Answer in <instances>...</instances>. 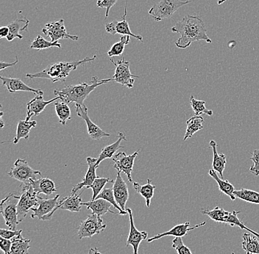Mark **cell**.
<instances>
[{"label": "cell", "mask_w": 259, "mask_h": 254, "mask_svg": "<svg viewBox=\"0 0 259 254\" xmlns=\"http://www.w3.org/2000/svg\"><path fill=\"white\" fill-rule=\"evenodd\" d=\"M171 32L181 34V38L176 40V45L179 48L189 47L194 41L205 40L212 43L207 35L206 27L203 21L197 16H186L171 27Z\"/></svg>", "instance_id": "6da1fadb"}, {"label": "cell", "mask_w": 259, "mask_h": 254, "mask_svg": "<svg viewBox=\"0 0 259 254\" xmlns=\"http://www.w3.org/2000/svg\"><path fill=\"white\" fill-rule=\"evenodd\" d=\"M112 80V78L100 80L98 77H93L92 80L91 81V84L82 82L78 85H67L62 90L56 89L55 90L54 93L57 96L60 97L61 101L67 103L68 105L74 103L75 105L83 106L85 98L93 90H95V88Z\"/></svg>", "instance_id": "7a4b0ae2"}, {"label": "cell", "mask_w": 259, "mask_h": 254, "mask_svg": "<svg viewBox=\"0 0 259 254\" xmlns=\"http://www.w3.org/2000/svg\"><path fill=\"white\" fill-rule=\"evenodd\" d=\"M97 58V56L93 58L87 57L85 59L81 61H73V62H60L50 65L45 70L35 73V74H27L26 77L30 79H48L52 82H65L66 77L69 75L71 72L77 69L80 65L85 63L92 62Z\"/></svg>", "instance_id": "3957f363"}, {"label": "cell", "mask_w": 259, "mask_h": 254, "mask_svg": "<svg viewBox=\"0 0 259 254\" xmlns=\"http://www.w3.org/2000/svg\"><path fill=\"white\" fill-rule=\"evenodd\" d=\"M21 195L17 192H10L0 204V211L3 215L6 226L11 230L15 231L19 224L18 221L17 206Z\"/></svg>", "instance_id": "277c9868"}, {"label": "cell", "mask_w": 259, "mask_h": 254, "mask_svg": "<svg viewBox=\"0 0 259 254\" xmlns=\"http://www.w3.org/2000/svg\"><path fill=\"white\" fill-rule=\"evenodd\" d=\"M22 194L17 206L18 221L22 222L30 210L37 207L39 204V195L34 190L32 184H22Z\"/></svg>", "instance_id": "5b68a950"}, {"label": "cell", "mask_w": 259, "mask_h": 254, "mask_svg": "<svg viewBox=\"0 0 259 254\" xmlns=\"http://www.w3.org/2000/svg\"><path fill=\"white\" fill-rule=\"evenodd\" d=\"M191 2L190 0H160L150 8L149 14L152 16L155 22H161L163 19L171 18L179 8L189 4Z\"/></svg>", "instance_id": "8992f818"}, {"label": "cell", "mask_w": 259, "mask_h": 254, "mask_svg": "<svg viewBox=\"0 0 259 254\" xmlns=\"http://www.w3.org/2000/svg\"><path fill=\"white\" fill-rule=\"evenodd\" d=\"M11 177L22 183L29 184L32 180H36L38 176H41V172L32 169L28 165L27 160L18 159L14 163V168L8 173Z\"/></svg>", "instance_id": "52a82bcc"}, {"label": "cell", "mask_w": 259, "mask_h": 254, "mask_svg": "<svg viewBox=\"0 0 259 254\" xmlns=\"http://www.w3.org/2000/svg\"><path fill=\"white\" fill-rule=\"evenodd\" d=\"M106 229V224L103 222L101 217L98 215L90 214L88 218L82 221L77 228L78 238H92L95 234H100Z\"/></svg>", "instance_id": "ba28073f"}, {"label": "cell", "mask_w": 259, "mask_h": 254, "mask_svg": "<svg viewBox=\"0 0 259 254\" xmlns=\"http://www.w3.org/2000/svg\"><path fill=\"white\" fill-rule=\"evenodd\" d=\"M111 62L116 66L114 75L113 76V81L121 84L123 86H126L128 88L134 87L135 78H139L138 76L131 74L130 71V61L123 58L119 61H115L113 58L111 59Z\"/></svg>", "instance_id": "9c48e42d"}, {"label": "cell", "mask_w": 259, "mask_h": 254, "mask_svg": "<svg viewBox=\"0 0 259 254\" xmlns=\"http://www.w3.org/2000/svg\"><path fill=\"white\" fill-rule=\"evenodd\" d=\"M59 198L60 195H56L54 198L48 199L40 197L38 206L32 209L33 213L31 215V218H38L39 221H50L56 212Z\"/></svg>", "instance_id": "30bf717a"}, {"label": "cell", "mask_w": 259, "mask_h": 254, "mask_svg": "<svg viewBox=\"0 0 259 254\" xmlns=\"http://www.w3.org/2000/svg\"><path fill=\"white\" fill-rule=\"evenodd\" d=\"M42 32L46 36L50 37L53 42L58 41L61 39L77 40L79 38L77 35H71L67 32L64 26V19L45 24V27L42 29Z\"/></svg>", "instance_id": "8fae6325"}, {"label": "cell", "mask_w": 259, "mask_h": 254, "mask_svg": "<svg viewBox=\"0 0 259 254\" xmlns=\"http://www.w3.org/2000/svg\"><path fill=\"white\" fill-rule=\"evenodd\" d=\"M139 151L140 149L137 150L131 155H127L124 152H119L112 158L113 161L114 162L113 168L117 170V171L124 173L127 176L130 182H133L131 173L134 168L136 158L139 155Z\"/></svg>", "instance_id": "7c38bea8"}, {"label": "cell", "mask_w": 259, "mask_h": 254, "mask_svg": "<svg viewBox=\"0 0 259 254\" xmlns=\"http://www.w3.org/2000/svg\"><path fill=\"white\" fill-rule=\"evenodd\" d=\"M76 112L77 116L85 121L88 129V133L91 138L93 140H100L104 137H110V134L107 133L103 129H100L95 123L92 122L88 115V109L85 105H75Z\"/></svg>", "instance_id": "4fadbf2b"}, {"label": "cell", "mask_w": 259, "mask_h": 254, "mask_svg": "<svg viewBox=\"0 0 259 254\" xmlns=\"http://www.w3.org/2000/svg\"><path fill=\"white\" fill-rule=\"evenodd\" d=\"M127 212L129 215L130 219V233L126 242V247L131 245L134 247V254H139V247L141 242L145 239H147L148 234L146 231H139L136 228L134 224V216H133L132 210L131 208H127Z\"/></svg>", "instance_id": "5bb4252c"}, {"label": "cell", "mask_w": 259, "mask_h": 254, "mask_svg": "<svg viewBox=\"0 0 259 254\" xmlns=\"http://www.w3.org/2000/svg\"><path fill=\"white\" fill-rule=\"evenodd\" d=\"M126 16H127V5L124 8V14L122 16L121 21L114 20L112 22L107 24L105 25V30L112 35L121 34L122 35H129V36L134 37L139 41L143 42V37L142 35H135L131 31L128 22L126 20Z\"/></svg>", "instance_id": "9a60e30c"}, {"label": "cell", "mask_w": 259, "mask_h": 254, "mask_svg": "<svg viewBox=\"0 0 259 254\" xmlns=\"http://www.w3.org/2000/svg\"><path fill=\"white\" fill-rule=\"evenodd\" d=\"M113 194L118 205L121 207L123 211L127 212L126 204L129 198L128 187L127 184L123 180L121 176L120 171H118L117 176L113 182Z\"/></svg>", "instance_id": "2e32d148"}, {"label": "cell", "mask_w": 259, "mask_h": 254, "mask_svg": "<svg viewBox=\"0 0 259 254\" xmlns=\"http://www.w3.org/2000/svg\"><path fill=\"white\" fill-rule=\"evenodd\" d=\"M206 224V222L204 221L200 224L195 225V226L191 227L190 223L186 222L182 223V224L177 225V226H174L171 228L169 231H166V232L161 233V234H157V235L154 236L151 238L147 239V242H151L153 241L157 240L163 237H166V236H174L176 237H182L186 236L188 234V232L190 231L194 230V229H197L199 227H202V226H205Z\"/></svg>", "instance_id": "e0dca14e"}, {"label": "cell", "mask_w": 259, "mask_h": 254, "mask_svg": "<svg viewBox=\"0 0 259 254\" xmlns=\"http://www.w3.org/2000/svg\"><path fill=\"white\" fill-rule=\"evenodd\" d=\"M3 85L7 87L10 93H16L17 91L31 92L36 95H44L43 90L40 89L32 88L26 85L20 79L11 78V77H0Z\"/></svg>", "instance_id": "ac0fdd59"}, {"label": "cell", "mask_w": 259, "mask_h": 254, "mask_svg": "<svg viewBox=\"0 0 259 254\" xmlns=\"http://www.w3.org/2000/svg\"><path fill=\"white\" fill-rule=\"evenodd\" d=\"M60 99L59 96H57L53 99L50 101H45L43 95H38L35 98H32L31 101H29L27 105V117L26 121H30L32 116H38L40 113L45 111V108L50 104Z\"/></svg>", "instance_id": "d6986e66"}, {"label": "cell", "mask_w": 259, "mask_h": 254, "mask_svg": "<svg viewBox=\"0 0 259 254\" xmlns=\"http://www.w3.org/2000/svg\"><path fill=\"white\" fill-rule=\"evenodd\" d=\"M87 164H88L89 168L87 171L85 177L82 179V182L74 185L72 190V195L77 193V191L81 190L83 187H89L92 185L95 179H97V176L96 171L97 169L96 163L97 159L93 158H87Z\"/></svg>", "instance_id": "ffe728a7"}, {"label": "cell", "mask_w": 259, "mask_h": 254, "mask_svg": "<svg viewBox=\"0 0 259 254\" xmlns=\"http://www.w3.org/2000/svg\"><path fill=\"white\" fill-rule=\"evenodd\" d=\"M118 140H116L115 143L111 144V145L105 146V148H103L101 153H100V156L97 158V161L96 163L97 168H98L100 163L103 161V160L106 159H112L114 155H116V152L119 151L120 148H124V146L121 145V142L122 140H127L126 139L125 134L124 132H119V135H118Z\"/></svg>", "instance_id": "44dd1931"}, {"label": "cell", "mask_w": 259, "mask_h": 254, "mask_svg": "<svg viewBox=\"0 0 259 254\" xmlns=\"http://www.w3.org/2000/svg\"><path fill=\"white\" fill-rule=\"evenodd\" d=\"M30 21L25 17L19 18L10 24L8 27H9V35L7 37L8 41H12L13 40L18 38L22 40L23 38V35H21L20 32L27 31L28 29Z\"/></svg>", "instance_id": "7402d4cb"}, {"label": "cell", "mask_w": 259, "mask_h": 254, "mask_svg": "<svg viewBox=\"0 0 259 254\" xmlns=\"http://www.w3.org/2000/svg\"><path fill=\"white\" fill-rule=\"evenodd\" d=\"M80 192L79 195L77 193L74 195L71 194L69 196L61 199L58 202V206L56 207V211L58 210H68L71 213H79L82 206V199L80 198Z\"/></svg>", "instance_id": "603a6c76"}, {"label": "cell", "mask_w": 259, "mask_h": 254, "mask_svg": "<svg viewBox=\"0 0 259 254\" xmlns=\"http://www.w3.org/2000/svg\"><path fill=\"white\" fill-rule=\"evenodd\" d=\"M82 206L87 207L88 210H92V213L101 217L108 213L116 214V213L110 210L112 206L111 203L107 201L106 200L103 198L95 199L94 200H90L89 202L82 203Z\"/></svg>", "instance_id": "cb8c5ba5"}, {"label": "cell", "mask_w": 259, "mask_h": 254, "mask_svg": "<svg viewBox=\"0 0 259 254\" xmlns=\"http://www.w3.org/2000/svg\"><path fill=\"white\" fill-rule=\"evenodd\" d=\"M30 184L38 195L40 193H43L49 196L57 192L56 184L48 178H40L36 180H32Z\"/></svg>", "instance_id": "d4e9b609"}, {"label": "cell", "mask_w": 259, "mask_h": 254, "mask_svg": "<svg viewBox=\"0 0 259 254\" xmlns=\"http://www.w3.org/2000/svg\"><path fill=\"white\" fill-rule=\"evenodd\" d=\"M210 148L213 150V162H212V169L216 171L223 179V172L227 163L226 156L223 154H219L218 152V145L214 140H210Z\"/></svg>", "instance_id": "484cf974"}, {"label": "cell", "mask_w": 259, "mask_h": 254, "mask_svg": "<svg viewBox=\"0 0 259 254\" xmlns=\"http://www.w3.org/2000/svg\"><path fill=\"white\" fill-rule=\"evenodd\" d=\"M37 122L35 121H19L18 123L16 135L13 140V143L17 144L21 139L28 140L29 135L32 128L36 127Z\"/></svg>", "instance_id": "4316f807"}, {"label": "cell", "mask_w": 259, "mask_h": 254, "mask_svg": "<svg viewBox=\"0 0 259 254\" xmlns=\"http://www.w3.org/2000/svg\"><path fill=\"white\" fill-rule=\"evenodd\" d=\"M134 187L138 193L140 194L145 199L146 206L150 207L152 198H153L154 195V191L156 188L155 185L152 184L151 179H147V183L146 184H141L138 182H134Z\"/></svg>", "instance_id": "83f0119b"}, {"label": "cell", "mask_w": 259, "mask_h": 254, "mask_svg": "<svg viewBox=\"0 0 259 254\" xmlns=\"http://www.w3.org/2000/svg\"><path fill=\"white\" fill-rule=\"evenodd\" d=\"M208 174L218 183L219 190L222 193L226 194L232 200H236V198L234 194V192L236 190L232 184H231L228 180H223V179H220L216 171H213V169L209 170Z\"/></svg>", "instance_id": "f1b7e54d"}, {"label": "cell", "mask_w": 259, "mask_h": 254, "mask_svg": "<svg viewBox=\"0 0 259 254\" xmlns=\"http://www.w3.org/2000/svg\"><path fill=\"white\" fill-rule=\"evenodd\" d=\"M204 119L202 116H194L186 121V127L185 136L184 137V140L187 139L192 138L194 134L197 133L199 131L203 129Z\"/></svg>", "instance_id": "f546056e"}, {"label": "cell", "mask_w": 259, "mask_h": 254, "mask_svg": "<svg viewBox=\"0 0 259 254\" xmlns=\"http://www.w3.org/2000/svg\"><path fill=\"white\" fill-rule=\"evenodd\" d=\"M12 247L10 254H28L30 248V242L29 239L24 238L22 235L18 236L11 239Z\"/></svg>", "instance_id": "4dcf8cb0"}, {"label": "cell", "mask_w": 259, "mask_h": 254, "mask_svg": "<svg viewBox=\"0 0 259 254\" xmlns=\"http://www.w3.org/2000/svg\"><path fill=\"white\" fill-rule=\"evenodd\" d=\"M240 213L241 212L239 211L228 212L226 218H225L224 223L229 225V226H233V227H234V226H237V227L240 228L241 229L247 230V231H249V232L252 233L253 235L256 236V237L259 239L258 233L251 230L250 229H249L248 227H247V226L242 223V221H241L240 219H239V218H238V215L240 214Z\"/></svg>", "instance_id": "1f68e13d"}, {"label": "cell", "mask_w": 259, "mask_h": 254, "mask_svg": "<svg viewBox=\"0 0 259 254\" xmlns=\"http://www.w3.org/2000/svg\"><path fill=\"white\" fill-rule=\"evenodd\" d=\"M242 239V248L247 254H259V240L256 236L252 237L248 233H244Z\"/></svg>", "instance_id": "d6a6232c"}, {"label": "cell", "mask_w": 259, "mask_h": 254, "mask_svg": "<svg viewBox=\"0 0 259 254\" xmlns=\"http://www.w3.org/2000/svg\"><path fill=\"white\" fill-rule=\"evenodd\" d=\"M234 194L236 198L241 199L244 201L259 205V192L256 191L241 189V190H235Z\"/></svg>", "instance_id": "836d02e7"}, {"label": "cell", "mask_w": 259, "mask_h": 254, "mask_svg": "<svg viewBox=\"0 0 259 254\" xmlns=\"http://www.w3.org/2000/svg\"><path fill=\"white\" fill-rule=\"evenodd\" d=\"M55 108L60 123L63 125H66V121L71 119V110L69 105L67 103H55Z\"/></svg>", "instance_id": "e575fe53"}, {"label": "cell", "mask_w": 259, "mask_h": 254, "mask_svg": "<svg viewBox=\"0 0 259 254\" xmlns=\"http://www.w3.org/2000/svg\"><path fill=\"white\" fill-rule=\"evenodd\" d=\"M200 213L202 215H208L210 219L217 223H224L225 218H226L228 212L224 209L220 208L219 207H215L213 210L208 209H202Z\"/></svg>", "instance_id": "d590c367"}, {"label": "cell", "mask_w": 259, "mask_h": 254, "mask_svg": "<svg viewBox=\"0 0 259 254\" xmlns=\"http://www.w3.org/2000/svg\"><path fill=\"white\" fill-rule=\"evenodd\" d=\"M131 41L129 35H122L120 40L117 43H114L109 51L108 52V56L112 58L113 57L121 56L124 52L126 45L128 44Z\"/></svg>", "instance_id": "8d00e7d4"}, {"label": "cell", "mask_w": 259, "mask_h": 254, "mask_svg": "<svg viewBox=\"0 0 259 254\" xmlns=\"http://www.w3.org/2000/svg\"><path fill=\"white\" fill-rule=\"evenodd\" d=\"M191 107L193 110L194 116H201L202 114L211 116L213 111L205 108V101L202 100H197L194 98V95L190 97Z\"/></svg>", "instance_id": "74e56055"}, {"label": "cell", "mask_w": 259, "mask_h": 254, "mask_svg": "<svg viewBox=\"0 0 259 254\" xmlns=\"http://www.w3.org/2000/svg\"><path fill=\"white\" fill-rule=\"evenodd\" d=\"M51 47H58L61 48V44L58 41L53 42L48 41L45 40L41 35H38L36 38L34 39L30 45V48H34L37 50H43L45 48H49Z\"/></svg>", "instance_id": "f35d334b"}, {"label": "cell", "mask_w": 259, "mask_h": 254, "mask_svg": "<svg viewBox=\"0 0 259 254\" xmlns=\"http://www.w3.org/2000/svg\"><path fill=\"white\" fill-rule=\"evenodd\" d=\"M103 198L106 200L107 201L109 202L112 205V206L114 207L116 210H119V214L121 215H125L127 214V212L123 211L121 210L119 205H118L116 202V198H115L114 194H113V188H105L104 190L102 191L98 195L96 199Z\"/></svg>", "instance_id": "ab89813d"}, {"label": "cell", "mask_w": 259, "mask_h": 254, "mask_svg": "<svg viewBox=\"0 0 259 254\" xmlns=\"http://www.w3.org/2000/svg\"><path fill=\"white\" fill-rule=\"evenodd\" d=\"M108 182H113V180H111V179H109V178H100L97 176V179H95L93 184L89 186V187H87V189L90 188L93 191V195H92V200H94L96 199L97 195H98L102 191L104 190L105 184Z\"/></svg>", "instance_id": "60d3db41"}, {"label": "cell", "mask_w": 259, "mask_h": 254, "mask_svg": "<svg viewBox=\"0 0 259 254\" xmlns=\"http://www.w3.org/2000/svg\"><path fill=\"white\" fill-rule=\"evenodd\" d=\"M171 246L176 250L178 254H192L190 249L184 245L181 237H176L173 239Z\"/></svg>", "instance_id": "b9f144b4"}, {"label": "cell", "mask_w": 259, "mask_h": 254, "mask_svg": "<svg viewBox=\"0 0 259 254\" xmlns=\"http://www.w3.org/2000/svg\"><path fill=\"white\" fill-rule=\"evenodd\" d=\"M250 160H252L253 163L250 168V172L255 176H258L259 175V149L254 150Z\"/></svg>", "instance_id": "7bdbcfd3"}, {"label": "cell", "mask_w": 259, "mask_h": 254, "mask_svg": "<svg viewBox=\"0 0 259 254\" xmlns=\"http://www.w3.org/2000/svg\"><path fill=\"white\" fill-rule=\"evenodd\" d=\"M118 0H98L97 3V7L105 8V19L109 15L110 10L115 6Z\"/></svg>", "instance_id": "ee69618b"}, {"label": "cell", "mask_w": 259, "mask_h": 254, "mask_svg": "<svg viewBox=\"0 0 259 254\" xmlns=\"http://www.w3.org/2000/svg\"><path fill=\"white\" fill-rule=\"evenodd\" d=\"M22 231H14L11 229H0V236L3 238L7 239H12L14 237H18V236L22 235Z\"/></svg>", "instance_id": "f6af8a7d"}, {"label": "cell", "mask_w": 259, "mask_h": 254, "mask_svg": "<svg viewBox=\"0 0 259 254\" xmlns=\"http://www.w3.org/2000/svg\"><path fill=\"white\" fill-rule=\"evenodd\" d=\"M12 240L0 237V248L4 252V254L11 253V247H12Z\"/></svg>", "instance_id": "bcb514c9"}, {"label": "cell", "mask_w": 259, "mask_h": 254, "mask_svg": "<svg viewBox=\"0 0 259 254\" xmlns=\"http://www.w3.org/2000/svg\"><path fill=\"white\" fill-rule=\"evenodd\" d=\"M19 62V59L18 57L16 56V61L13 63H6V62H0V71L3 70V69H7L8 67H13L15 66L17 63Z\"/></svg>", "instance_id": "7dc6e473"}, {"label": "cell", "mask_w": 259, "mask_h": 254, "mask_svg": "<svg viewBox=\"0 0 259 254\" xmlns=\"http://www.w3.org/2000/svg\"><path fill=\"white\" fill-rule=\"evenodd\" d=\"M9 27L8 26L6 27H2L0 29V38H7L8 35H9Z\"/></svg>", "instance_id": "c3c4849f"}, {"label": "cell", "mask_w": 259, "mask_h": 254, "mask_svg": "<svg viewBox=\"0 0 259 254\" xmlns=\"http://www.w3.org/2000/svg\"><path fill=\"white\" fill-rule=\"evenodd\" d=\"M3 115H4V113H3V112H1V113H0V118H1V119H0V121H0V123H1V128L4 127L5 126V123L3 119Z\"/></svg>", "instance_id": "681fc988"}, {"label": "cell", "mask_w": 259, "mask_h": 254, "mask_svg": "<svg viewBox=\"0 0 259 254\" xmlns=\"http://www.w3.org/2000/svg\"><path fill=\"white\" fill-rule=\"evenodd\" d=\"M93 254H102V253H100V251H99L98 249L95 248V249H94Z\"/></svg>", "instance_id": "f907efd6"}, {"label": "cell", "mask_w": 259, "mask_h": 254, "mask_svg": "<svg viewBox=\"0 0 259 254\" xmlns=\"http://www.w3.org/2000/svg\"><path fill=\"white\" fill-rule=\"evenodd\" d=\"M227 1V0H219L218 2V5H222L225 3V2Z\"/></svg>", "instance_id": "816d5d0a"}, {"label": "cell", "mask_w": 259, "mask_h": 254, "mask_svg": "<svg viewBox=\"0 0 259 254\" xmlns=\"http://www.w3.org/2000/svg\"><path fill=\"white\" fill-rule=\"evenodd\" d=\"M93 252H94V249L92 248V249H90V250H89V253L87 254H93Z\"/></svg>", "instance_id": "f5cc1de1"}, {"label": "cell", "mask_w": 259, "mask_h": 254, "mask_svg": "<svg viewBox=\"0 0 259 254\" xmlns=\"http://www.w3.org/2000/svg\"><path fill=\"white\" fill-rule=\"evenodd\" d=\"M250 254H256V253H250Z\"/></svg>", "instance_id": "db71d44e"}]
</instances>
